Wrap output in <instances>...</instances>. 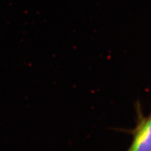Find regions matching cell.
I'll return each instance as SVG.
<instances>
[{"mask_svg": "<svg viewBox=\"0 0 151 151\" xmlns=\"http://www.w3.org/2000/svg\"><path fill=\"white\" fill-rule=\"evenodd\" d=\"M138 109L137 126L132 132L133 139L127 151H151V115L144 117Z\"/></svg>", "mask_w": 151, "mask_h": 151, "instance_id": "obj_1", "label": "cell"}]
</instances>
